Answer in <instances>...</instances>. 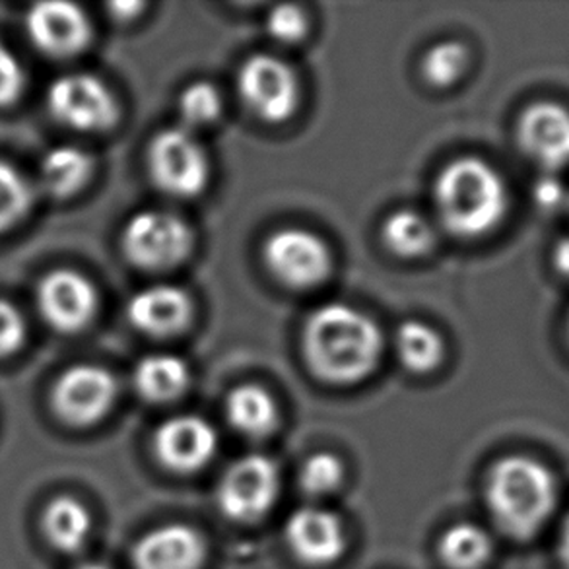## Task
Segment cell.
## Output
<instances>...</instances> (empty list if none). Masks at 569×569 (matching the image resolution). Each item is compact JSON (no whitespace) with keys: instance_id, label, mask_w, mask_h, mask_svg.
<instances>
[{"instance_id":"cell-1","label":"cell","mask_w":569,"mask_h":569,"mask_svg":"<svg viewBox=\"0 0 569 569\" xmlns=\"http://www.w3.org/2000/svg\"><path fill=\"white\" fill-rule=\"evenodd\" d=\"M303 350L317 376L332 383H355L376 368L381 335L370 317L329 303L309 317Z\"/></svg>"},{"instance_id":"cell-2","label":"cell","mask_w":569,"mask_h":569,"mask_svg":"<svg viewBox=\"0 0 569 569\" xmlns=\"http://www.w3.org/2000/svg\"><path fill=\"white\" fill-rule=\"evenodd\" d=\"M486 503L501 531L517 540L531 539L555 511V475L531 457H506L490 470Z\"/></svg>"},{"instance_id":"cell-3","label":"cell","mask_w":569,"mask_h":569,"mask_svg":"<svg viewBox=\"0 0 569 569\" xmlns=\"http://www.w3.org/2000/svg\"><path fill=\"white\" fill-rule=\"evenodd\" d=\"M436 207L447 230L461 238L492 231L508 212V187L480 158H459L439 173Z\"/></svg>"},{"instance_id":"cell-4","label":"cell","mask_w":569,"mask_h":569,"mask_svg":"<svg viewBox=\"0 0 569 569\" xmlns=\"http://www.w3.org/2000/svg\"><path fill=\"white\" fill-rule=\"evenodd\" d=\"M191 247V228L170 212L147 210L134 214L123 231L124 254L142 269H171L187 259Z\"/></svg>"},{"instance_id":"cell-5","label":"cell","mask_w":569,"mask_h":569,"mask_svg":"<svg viewBox=\"0 0 569 569\" xmlns=\"http://www.w3.org/2000/svg\"><path fill=\"white\" fill-rule=\"evenodd\" d=\"M148 170L158 189L186 199L199 194L210 178L207 154L187 129H168L152 140Z\"/></svg>"},{"instance_id":"cell-6","label":"cell","mask_w":569,"mask_h":569,"mask_svg":"<svg viewBox=\"0 0 569 569\" xmlns=\"http://www.w3.org/2000/svg\"><path fill=\"white\" fill-rule=\"evenodd\" d=\"M280 472L264 455H247L233 462L218 488V503L236 521H254L277 501Z\"/></svg>"},{"instance_id":"cell-7","label":"cell","mask_w":569,"mask_h":569,"mask_svg":"<svg viewBox=\"0 0 569 569\" xmlns=\"http://www.w3.org/2000/svg\"><path fill=\"white\" fill-rule=\"evenodd\" d=\"M239 93L257 116L282 123L300 101V84L290 64L270 54H254L239 70Z\"/></svg>"},{"instance_id":"cell-8","label":"cell","mask_w":569,"mask_h":569,"mask_svg":"<svg viewBox=\"0 0 569 569\" xmlns=\"http://www.w3.org/2000/svg\"><path fill=\"white\" fill-rule=\"evenodd\" d=\"M47 108L74 131H103L116 123L117 106L108 86L92 74H64L49 86Z\"/></svg>"},{"instance_id":"cell-9","label":"cell","mask_w":569,"mask_h":569,"mask_svg":"<svg viewBox=\"0 0 569 569\" xmlns=\"http://www.w3.org/2000/svg\"><path fill=\"white\" fill-rule=\"evenodd\" d=\"M264 261L280 282L292 288H311L331 272V253L323 239L296 228L267 239Z\"/></svg>"},{"instance_id":"cell-10","label":"cell","mask_w":569,"mask_h":569,"mask_svg":"<svg viewBox=\"0 0 569 569\" xmlns=\"http://www.w3.org/2000/svg\"><path fill=\"white\" fill-rule=\"evenodd\" d=\"M116 395V379L109 371L92 363H78L54 383V412L72 426H90L108 415Z\"/></svg>"},{"instance_id":"cell-11","label":"cell","mask_w":569,"mask_h":569,"mask_svg":"<svg viewBox=\"0 0 569 569\" xmlns=\"http://www.w3.org/2000/svg\"><path fill=\"white\" fill-rule=\"evenodd\" d=\"M36 300L47 325L61 332L84 329L98 309V293L92 282L69 269L49 272L39 282Z\"/></svg>"},{"instance_id":"cell-12","label":"cell","mask_w":569,"mask_h":569,"mask_svg":"<svg viewBox=\"0 0 569 569\" xmlns=\"http://www.w3.org/2000/svg\"><path fill=\"white\" fill-rule=\"evenodd\" d=\"M517 142L525 156L548 173L569 166V111L552 101H539L517 123Z\"/></svg>"},{"instance_id":"cell-13","label":"cell","mask_w":569,"mask_h":569,"mask_svg":"<svg viewBox=\"0 0 569 569\" xmlns=\"http://www.w3.org/2000/svg\"><path fill=\"white\" fill-rule=\"evenodd\" d=\"M31 43L51 57L80 53L92 36L84 10L72 2H39L26 16Z\"/></svg>"},{"instance_id":"cell-14","label":"cell","mask_w":569,"mask_h":569,"mask_svg":"<svg viewBox=\"0 0 569 569\" xmlns=\"http://www.w3.org/2000/svg\"><path fill=\"white\" fill-rule=\"evenodd\" d=\"M154 447L168 469L187 475L210 462L218 449V436L202 418L178 416L158 428Z\"/></svg>"},{"instance_id":"cell-15","label":"cell","mask_w":569,"mask_h":569,"mask_svg":"<svg viewBox=\"0 0 569 569\" xmlns=\"http://www.w3.org/2000/svg\"><path fill=\"white\" fill-rule=\"evenodd\" d=\"M286 540L303 562L313 566L339 560L347 548V531L339 516L319 508H301L286 525Z\"/></svg>"},{"instance_id":"cell-16","label":"cell","mask_w":569,"mask_h":569,"mask_svg":"<svg viewBox=\"0 0 569 569\" xmlns=\"http://www.w3.org/2000/svg\"><path fill=\"white\" fill-rule=\"evenodd\" d=\"M207 556V545L187 525H168L148 532L132 550L137 569H199Z\"/></svg>"},{"instance_id":"cell-17","label":"cell","mask_w":569,"mask_h":569,"mask_svg":"<svg viewBox=\"0 0 569 569\" xmlns=\"http://www.w3.org/2000/svg\"><path fill=\"white\" fill-rule=\"evenodd\" d=\"M127 311L139 331L152 337H171L191 321L192 301L178 286H150L132 298Z\"/></svg>"},{"instance_id":"cell-18","label":"cell","mask_w":569,"mask_h":569,"mask_svg":"<svg viewBox=\"0 0 569 569\" xmlns=\"http://www.w3.org/2000/svg\"><path fill=\"white\" fill-rule=\"evenodd\" d=\"M191 371L179 356L154 355L140 360L134 370V385L142 399L168 402L186 392Z\"/></svg>"},{"instance_id":"cell-19","label":"cell","mask_w":569,"mask_h":569,"mask_svg":"<svg viewBox=\"0 0 569 569\" xmlns=\"http://www.w3.org/2000/svg\"><path fill=\"white\" fill-rule=\"evenodd\" d=\"M92 531V517L88 509L72 496H59L47 506L43 513V532L51 547L64 555L78 552L84 547Z\"/></svg>"},{"instance_id":"cell-20","label":"cell","mask_w":569,"mask_h":569,"mask_svg":"<svg viewBox=\"0 0 569 569\" xmlns=\"http://www.w3.org/2000/svg\"><path fill=\"white\" fill-rule=\"evenodd\" d=\"M231 426L247 438H262L277 428L278 408L269 392L246 385L231 392L226 402Z\"/></svg>"},{"instance_id":"cell-21","label":"cell","mask_w":569,"mask_h":569,"mask_svg":"<svg viewBox=\"0 0 569 569\" xmlns=\"http://www.w3.org/2000/svg\"><path fill=\"white\" fill-rule=\"evenodd\" d=\"M93 170L92 156L77 147L49 150L39 168V178L53 197H70L84 186Z\"/></svg>"},{"instance_id":"cell-22","label":"cell","mask_w":569,"mask_h":569,"mask_svg":"<svg viewBox=\"0 0 569 569\" xmlns=\"http://www.w3.org/2000/svg\"><path fill=\"white\" fill-rule=\"evenodd\" d=\"M492 555V540L478 525L459 523L439 540L441 560L453 569H478Z\"/></svg>"},{"instance_id":"cell-23","label":"cell","mask_w":569,"mask_h":569,"mask_svg":"<svg viewBox=\"0 0 569 569\" xmlns=\"http://www.w3.org/2000/svg\"><path fill=\"white\" fill-rule=\"evenodd\" d=\"M397 352L405 368L423 373L441 362L443 340L431 327L423 323H405L397 332Z\"/></svg>"},{"instance_id":"cell-24","label":"cell","mask_w":569,"mask_h":569,"mask_svg":"<svg viewBox=\"0 0 569 569\" xmlns=\"http://www.w3.org/2000/svg\"><path fill=\"white\" fill-rule=\"evenodd\" d=\"M383 241L392 253L400 257H418L433 246L430 222L412 210H399L383 223Z\"/></svg>"},{"instance_id":"cell-25","label":"cell","mask_w":569,"mask_h":569,"mask_svg":"<svg viewBox=\"0 0 569 569\" xmlns=\"http://www.w3.org/2000/svg\"><path fill=\"white\" fill-rule=\"evenodd\" d=\"M469 67V51L457 41H443L431 47L423 57L422 72L430 84L446 88L462 77Z\"/></svg>"},{"instance_id":"cell-26","label":"cell","mask_w":569,"mask_h":569,"mask_svg":"<svg viewBox=\"0 0 569 569\" xmlns=\"http://www.w3.org/2000/svg\"><path fill=\"white\" fill-rule=\"evenodd\" d=\"M31 207V189L22 173L0 160V233L20 222Z\"/></svg>"},{"instance_id":"cell-27","label":"cell","mask_w":569,"mask_h":569,"mask_svg":"<svg viewBox=\"0 0 569 569\" xmlns=\"http://www.w3.org/2000/svg\"><path fill=\"white\" fill-rule=\"evenodd\" d=\"M220 111H222V100L216 92L214 86L207 82L189 86L179 100V113H181V121L186 123L183 129L187 131L214 123Z\"/></svg>"},{"instance_id":"cell-28","label":"cell","mask_w":569,"mask_h":569,"mask_svg":"<svg viewBox=\"0 0 569 569\" xmlns=\"http://www.w3.org/2000/svg\"><path fill=\"white\" fill-rule=\"evenodd\" d=\"M345 467L331 453H317L309 457L301 469V486L303 490L313 496L331 493L342 485Z\"/></svg>"},{"instance_id":"cell-29","label":"cell","mask_w":569,"mask_h":569,"mask_svg":"<svg viewBox=\"0 0 569 569\" xmlns=\"http://www.w3.org/2000/svg\"><path fill=\"white\" fill-rule=\"evenodd\" d=\"M267 28L272 38L282 43H296L306 36L308 18L300 8L293 4H282L270 12L267 18Z\"/></svg>"},{"instance_id":"cell-30","label":"cell","mask_w":569,"mask_h":569,"mask_svg":"<svg viewBox=\"0 0 569 569\" xmlns=\"http://www.w3.org/2000/svg\"><path fill=\"white\" fill-rule=\"evenodd\" d=\"M23 88V70L16 54L0 43V108L14 103Z\"/></svg>"},{"instance_id":"cell-31","label":"cell","mask_w":569,"mask_h":569,"mask_svg":"<svg viewBox=\"0 0 569 569\" xmlns=\"http://www.w3.org/2000/svg\"><path fill=\"white\" fill-rule=\"evenodd\" d=\"M26 339V323L18 309L7 300H0V358L14 355Z\"/></svg>"},{"instance_id":"cell-32","label":"cell","mask_w":569,"mask_h":569,"mask_svg":"<svg viewBox=\"0 0 569 569\" xmlns=\"http://www.w3.org/2000/svg\"><path fill=\"white\" fill-rule=\"evenodd\" d=\"M532 197L542 210H556V208L562 207L563 200H566V189L550 173V176H545V178L537 181V186L532 189Z\"/></svg>"},{"instance_id":"cell-33","label":"cell","mask_w":569,"mask_h":569,"mask_svg":"<svg viewBox=\"0 0 569 569\" xmlns=\"http://www.w3.org/2000/svg\"><path fill=\"white\" fill-rule=\"evenodd\" d=\"M552 262L555 269L562 274L563 278H569V238H563L556 243L555 253H552Z\"/></svg>"},{"instance_id":"cell-34","label":"cell","mask_w":569,"mask_h":569,"mask_svg":"<svg viewBox=\"0 0 569 569\" xmlns=\"http://www.w3.org/2000/svg\"><path fill=\"white\" fill-rule=\"evenodd\" d=\"M139 10H142L140 2H117V4L111 7V12H113L117 18H132Z\"/></svg>"},{"instance_id":"cell-35","label":"cell","mask_w":569,"mask_h":569,"mask_svg":"<svg viewBox=\"0 0 569 569\" xmlns=\"http://www.w3.org/2000/svg\"><path fill=\"white\" fill-rule=\"evenodd\" d=\"M560 558L566 569H569V516L563 521L562 535H560Z\"/></svg>"},{"instance_id":"cell-36","label":"cell","mask_w":569,"mask_h":569,"mask_svg":"<svg viewBox=\"0 0 569 569\" xmlns=\"http://www.w3.org/2000/svg\"><path fill=\"white\" fill-rule=\"evenodd\" d=\"M78 569H109L106 566H101V563H84V566H80Z\"/></svg>"},{"instance_id":"cell-37","label":"cell","mask_w":569,"mask_h":569,"mask_svg":"<svg viewBox=\"0 0 569 569\" xmlns=\"http://www.w3.org/2000/svg\"><path fill=\"white\" fill-rule=\"evenodd\" d=\"M568 337H569V321H568Z\"/></svg>"}]
</instances>
